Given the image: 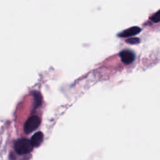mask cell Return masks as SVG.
<instances>
[{"instance_id":"1","label":"cell","mask_w":160,"mask_h":160,"mask_svg":"<svg viewBox=\"0 0 160 160\" xmlns=\"http://www.w3.org/2000/svg\"><path fill=\"white\" fill-rule=\"evenodd\" d=\"M33 145L31 140L28 139H19L14 143V149L19 155H23L29 153L33 149Z\"/></svg>"},{"instance_id":"2","label":"cell","mask_w":160,"mask_h":160,"mask_svg":"<svg viewBox=\"0 0 160 160\" xmlns=\"http://www.w3.org/2000/svg\"><path fill=\"white\" fill-rule=\"evenodd\" d=\"M41 123L40 118L37 116H32L29 118L24 125V131L29 134L37 129Z\"/></svg>"},{"instance_id":"3","label":"cell","mask_w":160,"mask_h":160,"mask_svg":"<svg viewBox=\"0 0 160 160\" xmlns=\"http://www.w3.org/2000/svg\"><path fill=\"white\" fill-rule=\"evenodd\" d=\"M119 56L122 62L129 64L132 62L135 59V54L133 51L129 49H124L119 52Z\"/></svg>"},{"instance_id":"4","label":"cell","mask_w":160,"mask_h":160,"mask_svg":"<svg viewBox=\"0 0 160 160\" xmlns=\"http://www.w3.org/2000/svg\"><path fill=\"white\" fill-rule=\"evenodd\" d=\"M141 31V29L138 26H132L118 33V36L121 38H128L139 34Z\"/></svg>"},{"instance_id":"5","label":"cell","mask_w":160,"mask_h":160,"mask_svg":"<svg viewBox=\"0 0 160 160\" xmlns=\"http://www.w3.org/2000/svg\"><path fill=\"white\" fill-rule=\"evenodd\" d=\"M43 140V134L41 131H38L34 134V135L31 137V141L34 147L39 146Z\"/></svg>"},{"instance_id":"6","label":"cell","mask_w":160,"mask_h":160,"mask_svg":"<svg viewBox=\"0 0 160 160\" xmlns=\"http://www.w3.org/2000/svg\"><path fill=\"white\" fill-rule=\"evenodd\" d=\"M34 106L36 108H37L41 104V96L39 92H36L34 93Z\"/></svg>"},{"instance_id":"7","label":"cell","mask_w":160,"mask_h":160,"mask_svg":"<svg viewBox=\"0 0 160 160\" xmlns=\"http://www.w3.org/2000/svg\"><path fill=\"white\" fill-rule=\"evenodd\" d=\"M149 18L154 22H160V9L154 13L152 16H151Z\"/></svg>"},{"instance_id":"8","label":"cell","mask_w":160,"mask_h":160,"mask_svg":"<svg viewBox=\"0 0 160 160\" xmlns=\"http://www.w3.org/2000/svg\"><path fill=\"white\" fill-rule=\"evenodd\" d=\"M126 42L130 44H138L140 42V40L138 38H131L126 39Z\"/></svg>"}]
</instances>
